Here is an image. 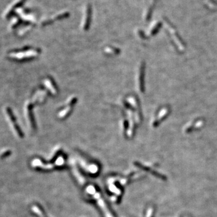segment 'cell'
Listing matches in <instances>:
<instances>
[{
	"label": "cell",
	"instance_id": "3957f363",
	"mask_svg": "<svg viewBox=\"0 0 217 217\" xmlns=\"http://www.w3.org/2000/svg\"><path fill=\"white\" fill-rule=\"evenodd\" d=\"M80 160V164L82 165V168L85 170V171L90 175H97L100 170V166L95 162H88L86 160Z\"/></svg>",
	"mask_w": 217,
	"mask_h": 217
},
{
	"label": "cell",
	"instance_id": "6da1fadb",
	"mask_svg": "<svg viewBox=\"0 0 217 217\" xmlns=\"http://www.w3.org/2000/svg\"><path fill=\"white\" fill-rule=\"evenodd\" d=\"M129 178L119 176H111L107 180V189L109 194L116 197L115 201L118 203L121 199L124 186L128 183Z\"/></svg>",
	"mask_w": 217,
	"mask_h": 217
},
{
	"label": "cell",
	"instance_id": "7a4b0ae2",
	"mask_svg": "<svg viewBox=\"0 0 217 217\" xmlns=\"http://www.w3.org/2000/svg\"><path fill=\"white\" fill-rule=\"evenodd\" d=\"M84 194L86 195H88L90 199H92L97 204L98 208L102 210L104 217H114L112 212H110L109 209L108 204L103 199L102 195L100 194L96 186L90 184L87 185L84 188Z\"/></svg>",
	"mask_w": 217,
	"mask_h": 217
}]
</instances>
